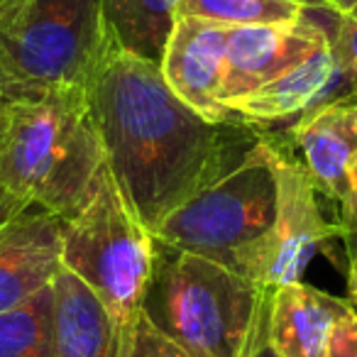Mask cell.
Instances as JSON below:
<instances>
[{"mask_svg": "<svg viewBox=\"0 0 357 357\" xmlns=\"http://www.w3.org/2000/svg\"><path fill=\"white\" fill-rule=\"evenodd\" d=\"M105 162L149 230L218 169L240 125H213L178 100L162 69L113 37L86 81Z\"/></svg>", "mask_w": 357, "mask_h": 357, "instance_id": "cell-1", "label": "cell"}, {"mask_svg": "<svg viewBox=\"0 0 357 357\" xmlns=\"http://www.w3.org/2000/svg\"><path fill=\"white\" fill-rule=\"evenodd\" d=\"M105 164L84 86L35 89L10 103L0 125V181L25 206L71 220Z\"/></svg>", "mask_w": 357, "mask_h": 357, "instance_id": "cell-2", "label": "cell"}, {"mask_svg": "<svg viewBox=\"0 0 357 357\" xmlns=\"http://www.w3.org/2000/svg\"><path fill=\"white\" fill-rule=\"evenodd\" d=\"M269 294L225 264L154 240L142 316L189 357H248Z\"/></svg>", "mask_w": 357, "mask_h": 357, "instance_id": "cell-3", "label": "cell"}, {"mask_svg": "<svg viewBox=\"0 0 357 357\" xmlns=\"http://www.w3.org/2000/svg\"><path fill=\"white\" fill-rule=\"evenodd\" d=\"M277 213L269 135L240 125L218 169L154 230V240L201 255L238 274L248 267Z\"/></svg>", "mask_w": 357, "mask_h": 357, "instance_id": "cell-4", "label": "cell"}, {"mask_svg": "<svg viewBox=\"0 0 357 357\" xmlns=\"http://www.w3.org/2000/svg\"><path fill=\"white\" fill-rule=\"evenodd\" d=\"M61 267L105 303L120 342H132L154 267V235L125 199L108 164L81 213L61 223Z\"/></svg>", "mask_w": 357, "mask_h": 357, "instance_id": "cell-5", "label": "cell"}, {"mask_svg": "<svg viewBox=\"0 0 357 357\" xmlns=\"http://www.w3.org/2000/svg\"><path fill=\"white\" fill-rule=\"evenodd\" d=\"M105 42L103 0H27L0 35V52L27 86L86 89Z\"/></svg>", "mask_w": 357, "mask_h": 357, "instance_id": "cell-6", "label": "cell"}, {"mask_svg": "<svg viewBox=\"0 0 357 357\" xmlns=\"http://www.w3.org/2000/svg\"><path fill=\"white\" fill-rule=\"evenodd\" d=\"M269 162L277 181V213L245 277L262 289H277L301 282L316 250L335 235H342V228L323 218L318 191L301 159L287 152L272 137Z\"/></svg>", "mask_w": 357, "mask_h": 357, "instance_id": "cell-7", "label": "cell"}, {"mask_svg": "<svg viewBox=\"0 0 357 357\" xmlns=\"http://www.w3.org/2000/svg\"><path fill=\"white\" fill-rule=\"evenodd\" d=\"M318 194L340 211L342 235H357V98H335L289 128Z\"/></svg>", "mask_w": 357, "mask_h": 357, "instance_id": "cell-8", "label": "cell"}, {"mask_svg": "<svg viewBox=\"0 0 357 357\" xmlns=\"http://www.w3.org/2000/svg\"><path fill=\"white\" fill-rule=\"evenodd\" d=\"M311 13L296 22L230 30L220 84V103L225 108L230 110L245 96L331 45V30L313 20Z\"/></svg>", "mask_w": 357, "mask_h": 357, "instance_id": "cell-9", "label": "cell"}, {"mask_svg": "<svg viewBox=\"0 0 357 357\" xmlns=\"http://www.w3.org/2000/svg\"><path fill=\"white\" fill-rule=\"evenodd\" d=\"M230 27L178 15L162 56V76L178 100L213 125H245L220 103Z\"/></svg>", "mask_w": 357, "mask_h": 357, "instance_id": "cell-10", "label": "cell"}, {"mask_svg": "<svg viewBox=\"0 0 357 357\" xmlns=\"http://www.w3.org/2000/svg\"><path fill=\"white\" fill-rule=\"evenodd\" d=\"M61 223L30 206L0 228V313L54 282L61 269Z\"/></svg>", "mask_w": 357, "mask_h": 357, "instance_id": "cell-11", "label": "cell"}, {"mask_svg": "<svg viewBox=\"0 0 357 357\" xmlns=\"http://www.w3.org/2000/svg\"><path fill=\"white\" fill-rule=\"evenodd\" d=\"M335 98H345V86H342L331 45H326L301 64L291 66L255 93L245 96L230 110L245 125L259 128V125H274L284 120L296 123L313 108Z\"/></svg>", "mask_w": 357, "mask_h": 357, "instance_id": "cell-12", "label": "cell"}, {"mask_svg": "<svg viewBox=\"0 0 357 357\" xmlns=\"http://www.w3.org/2000/svg\"><path fill=\"white\" fill-rule=\"evenodd\" d=\"M350 301L303 282L272 289L267 340L279 357H326L328 337Z\"/></svg>", "mask_w": 357, "mask_h": 357, "instance_id": "cell-13", "label": "cell"}, {"mask_svg": "<svg viewBox=\"0 0 357 357\" xmlns=\"http://www.w3.org/2000/svg\"><path fill=\"white\" fill-rule=\"evenodd\" d=\"M52 289L54 313L47 357H118V326L93 289L66 267L56 272Z\"/></svg>", "mask_w": 357, "mask_h": 357, "instance_id": "cell-14", "label": "cell"}, {"mask_svg": "<svg viewBox=\"0 0 357 357\" xmlns=\"http://www.w3.org/2000/svg\"><path fill=\"white\" fill-rule=\"evenodd\" d=\"M181 0H103L108 35L123 50L162 64Z\"/></svg>", "mask_w": 357, "mask_h": 357, "instance_id": "cell-15", "label": "cell"}, {"mask_svg": "<svg viewBox=\"0 0 357 357\" xmlns=\"http://www.w3.org/2000/svg\"><path fill=\"white\" fill-rule=\"evenodd\" d=\"M54 289L45 287L20 306L0 313V357H47Z\"/></svg>", "mask_w": 357, "mask_h": 357, "instance_id": "cell-16", "label": "cell"}, {"mask_svg": "<svg viewBox=\"0 0 357 357\" xmlns=\"http://www.w3.org/2000/svg\"><path fill=\"white\" fill-rule=\"evenodd\" d=\"M311 10L294 0H181L178 15L199 17L223 27L282 25L306 17Z\"/></svg>", "mask_w": 357, "mask_h": 357, "instance_id": "cell-17", "label": "cell"}, {"mask_svg": "<svg viewBox=\"0 0 357 357\" xmlns=\"http://www.w3.org/2000/svg\"><path fill=\"white\" fill-rule=\"evenodd\" d=\"M331 50L347 98H357V6L333 15Z\"/></svg>", "mask_w": 357, "mask_h": 357, "instance_id": "cell-18", "label": "cell"}, {"mask_svg": "<svg viewBox=\"0 0 357 357\" xmlns=\"http://www.w3.org/2000/svg\"><path fill=\"white\" fill-rule=\"evenodd\" d=\"M132 357H189L181 347L164 337L144 316H139L137 331H135Z\"/></svg>", "mask_w": 357, "mask_h": 357, "instance_id": "cell-19", "label": "cell"}, {"mask_svg": "<svg viewBox=\"0 0 357 357\" xmlns=\"http://www.w3.org/2000/svg\"><path fill=\"white\" fill-rule=\"evenodd\" d=\"M326 357H357V311L352 303L333 326Z\"/></svg>", "mask_w": 357, "mask_h": 357, "instance_id": "cell-20", "label": "cell"}, {"mask_svg": "<svg viewBox=\"0 0 357 357\" xmlns=\"http://www.w3.org/2000/svg\"><path fill=\"white\" fill-rule=\"evenodd\" d=\"M30 91H35V86H27L25 81L17 79V74L10 69L8 59L3 56V52H0V125H3V118H6L13 100L30 93Z\"/></svg>", "mask_w": 357, "mask_h": 357, "instance_id": "cell-21", "label": "cell"}, {"mask_svg": "<svg viewBox=\"0 0 357 357\" xmlns=\"http://www.w3.org/2000/svg\"><path fill=\"white\" fill-rule=\"evenodd\" d=\"M25 208H30V206H25L20 199H17L15 194H13L10 189H8L3 181H0V228L8 223V220H13L17 213H22Z\"/></svg>", "mask_w": 357, "mask_h": 357, "instance_id": "cell-22", "label": "cell"}, {"mask_svg": "<svg viewBox=\"0 0 357 357\" xmlns=\"http://www.w3.org/2000/svg\"><path fill=\"white\" fill-rule=\"evenodd\" d=\"M27 0H0V35L13 25L17 13L25 8Z\"/></svg>", "mask_w": 357, "mask_h": 357, "instance_id": "cell-23", "label": "cell"}, {"mask_svg": "<svg viewBox=\"0 0 357 357\" xmlns=\"http://www.w3.org/2000/svg\"><path fill=\"white\" fill-rule=\"evenodd\" d=\"M248 357H279L277 352L272 350L269 340H267V318H264V326H262V331H259L257 340H255L252 350L248 352Z\"/></svg>", "mask_w": 357, "mask_h": 357, "instance_id": "cell-24", "label": "cell"}, {"mask_svg": "<svg viewBox=\"0 0 357 357\" xmlns=\"http://www.w3.org/2000/svg\"><path fill=\"white\" fill-rule=\"evenodd\" d=\"M347 301L355 306L357 311V248L350 255V269H347Z\"/></svg>", "mask_w": 357, "mask_h": 357, "instance_id": "cell-25", "label": "cell"}, {"mask_svg": "<svg viewBox=\"0 0 357 357\" xmlns=\"http://www.w3.org/2000/svg\"><path fill=\"white\" fill-rule=\"evenodd\" d=\"M298 6H303L306 10H316V13H328L331 15V8H328V0H294Z\"/></svg>", "mask_w": 357, "mask_h": 357, "instance_id": "cell-26", "label": "cell"}, {"mask_svg": "<svg viewBox=\"0 0 357 357\" xmlns=\"http://www.w3.org/2000/svg\"><path fill=\"white\" fill-rule=\"evenodd\" d=\"M357 6V0H328V8H331V15H335V13L340 10H347V8Z\"/></svg>", "mask_w": 357, "mask_h": 357, "instance_id": "cell-27", "label": "cell"}, {"mask_svg": "<svg viewBox=\"0 0 357 357\" xmlns=\"http://www.w3.org/2000/svg\"><path fill=\"white\" fill-rule=\"evenodd\" d=\"M132 347H135V340L132 342H120V355L118 357H132Z\"/></svg>", "mask_w": 357, "mask_h": 357, "instance_id": "cell-28", "label": "cell"}]
</instances>
